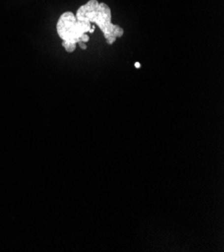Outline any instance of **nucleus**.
<instances>
[{"instance_id":"obj_3","label":"nucleus","mask_w":224,"mask_h":252,"mask_svg":"<svg viewBox=\"0 0 224 252\" xmlns=\"http://www.w3.org/2000/svg\"><path fill=\"white\" fill-rule=\"evenodd\" d=\"M78 44L80 45V47H81L82 49H87V43H85V42H82V41H81V42H79Z\"/></svg>"},{"instance_id":"obj_2","label":"nucleus","mask_w":224,"mask_h":252,"mask_svg":"<svg viewBox=\"0 0 224 252\" xmlns=\"http://www.w3.org/2000/svg\"><path fill=\"white\" fill-rule=\"evenodd\" d=\"M96 25L89 21L78 20L71 11L64 12L57 23V32L66 53H73L83 35L94 33Z\"/></svg>"},{"instance_id":"obj_1","label":"nucleus","mask_w":224,"mask_h":252,"mask_svg":"<svg viewBox=\"0 0 224 252\" xmlns=\"http://www.w3.org/2000/svg\"><path fill=\"white\" fill-rule=\"evenodd\" d=\"M78 20H85L97 25L104 34L108 44H114L118 37H122L124 30L118 24L112 23V11L108 4L97 0H89L82 5L77 13Z\"/></svg>"},{"instance_id":"obj_4","label":"nucleus","mask_w":224,"mask_h":252,"mask_svg":"<svg viewBox=\"0 0 224 252\" xmlns=\"http://www.w3.org/2000/svg\"><path fill=\"white\" fill-rule=\"evenodd\" d=\"M135 66H136L137 68H140V67H141V64H140L139 63H135Z\"/></svg>"}]
</instances>
